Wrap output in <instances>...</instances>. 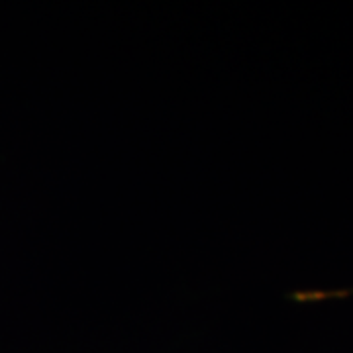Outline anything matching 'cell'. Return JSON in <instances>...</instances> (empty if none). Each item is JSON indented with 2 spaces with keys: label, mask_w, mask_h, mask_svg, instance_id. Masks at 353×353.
Masks as SVG:
<instances>
[{
  "label": "cell",
  "mask_w": 353,
  "mask_h": 353,
  "mask_svg": "<svg viewBox=\"0 0 353 353\" xmlns=\"http://www.w3.org/2000/svg\"><path fill=\"white\" fill-rule=\"evenodd\" d=\"M352 294H353V290H352Z\"/></svg>",
  "instance_id": "1"
}]
</instances>
